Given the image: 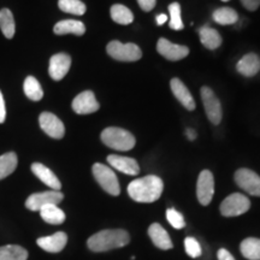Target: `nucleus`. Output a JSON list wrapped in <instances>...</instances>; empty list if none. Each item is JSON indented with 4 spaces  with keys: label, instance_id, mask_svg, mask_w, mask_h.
<instances>
[{
    "label": "nucleus",
    "instance_id": "obj_19",
    "mask_svg": "<svg viewBox=\"0 0 260 260\" xmlns=\"http://www.w3.org/2000/svg\"><path fill=\"white\" fill-rule=\"evenodd\" d=\"M236 70L246 77L255 76L260 71V58L255 53H248L243 56L236 65Z\"/></svg>",
    "mask_w": 260,
    "mask_h": 260
},
{
    "label": "nucleus",
    "instance_id": "obj_2",
    "mask_svg": "<svg viewBox=\"0 0 260 260\" xmlns=\"http://www.w3.org/2000/svg\"><path fill=\"white\" fill-rule=\"evenodd\" d=\"M130 242L129 234L123 229H109L94 234L87 241V246L93 252H107L121 248Z\"/></svg>",
    "mask_w": 260,
    "mask_h": 260
},
{
    "label": "nucleus",
    "instance_id": "obj_21",
    "mask_svg": "<svg viewBox=\"0 0 260 260\" xmlns=\"http://www.w3.org/2000/svg\"><path fill=\"white\" fill-rule=\"evenodd\" d=\"M54 34L57 35H67L74 34L81 37L86 32V27L81 21H75V19H64V21L58 22L53 28Z\"/></svg>",
    "mask_w": 260,
    "mask_h": 260
},
{
    "label": "nucleus",
    "instance_id": "obj_37",
    "mask_svg": "<svg viewBox=\"0 0 260 260\" xmlns=\"http://www.w3.org/2000/svg\"><path fill=\"white\" fill-rule=\"evenodd\" d=\"M6 118V107H5V100L3 96L2 92H0V124L5 122Z\"/></svg>",
    "mask_w": 260,
    "mask_h": 260
},
{
    "label": "nucleus",
    "instance_id": "obj_13",
    "mask_svg": "<svg viewBox=\"0 0 260 260\" xmlns=\"http://www.w3.org/2000/svg\"><path fill=\"white\" fill-rule=\"evenodd\" d=\"M157 51L159 52V54H161L164 58L174 61L183 59V58H186L188 56V53H189V48L188 47L182 46V45L172 44L171 41H169L164 38L159 39L157 44Z\"/></svg>",
    "mask_w": 260,
    "mask_h": 260
},
{
    "label": "nucleus",
    "instance_id": "obj_33",
    "mask_svg": "<svg viewBox=\"0 0 260 260\" xmlns=\"http://www.w3.org/2000/svg\"><path fill=\"white\" fill-rule=\"evenodd\" d=\"M167 218L169 220V223H170L175 229H182V228L186 226V222H184L183 216L175 209H169L167 211Z\"/></svg>",
    "mask_w": 260,
    "mask_h": 260
},
{
    "label": "nucleus",
    "instance_id": "obj_35",
    "mask_svg": "<svg viewBox=\"0 0 260 260\" xmlns=\"http://www.w3.org/2000/svg\"><path fill=\"white\" fill-rule=\"evenodd\" d=\"M248 11H255L260 6V0H240Z\"/></svg>",
    "mask_w": 260,
    "mask_h": 260
},
{
    "label": "nucleus",
    "instance_id": "obj_22",
    "mask_svg": "<svg viewBox=\"0 0 260 260\" xmlns=\"http://www.w3.org/2000/svg\"><path fill=\"white\" fill-rule=\"evenodd\" d=\"M199 37L201 44L209 50H216L222 45V37L219 35V32L216 29L206 27V25L200 28Z\"/></svg>",
    "mask_w": 260,
    "mask_h": 260
},
{
    "label": "nucleus",
    "instance_id": "obj_23",
    "mask_svg": "<svg viewBox=\"0 0 260 260\" xmlns=\"http://www.w3.org/2000/svg\"><path fill=\"white\" fill-rule=\"evenodd\" d=\"M40 214L41 218L45 222L53 224V225L64 223L65 220V213L58 207V205H47V206L42 207L40 210Z\"/></svg>",
    "mask_w": 260,
    "mask_h": 260
},
{
    "label": "nucleus",
    "instance_id": "obj_31",
    "mask_svg": "<svg viewBox=\"0 0 260 260\" xmlns=\"http://www.w3.org/2000/svg\"><path fill=\"white\" fill-rule=\"evenodd\" d=\"M58 6L61 11L77 16H82L87 9L81 0H59Z\"/></svg>",
    "mask_w": 260,
    "mask_h": 260
},
{
    "label": "nucleus",
    "instance_id": "obj_41",
    "mask_svg": "<svg viewBox=\"0 0 260 260\" xmlns=\"http://www.w3.org/2000/svg\"><path fill=\"white\" fill-rule=\"evenodd\" d=\"M222 2H229V0H222Z\"/></svg>",
    "mask_w": 260,
    "mask_h": 260
},
{
    "label": "nucleus",
    "instance_id": "obj_28",
    "mask_svg": "<svg viewBox=\"0 0 260 260\" xmlns=\"http://www.w3.org/2000/svg\"><path fill=\"white\" fill-rule=\"evenodd\" d=\"M23 89L28 99L32 100V102H39L44 96V90H42L40 83H39V81L34 76H28L25 79Z\"/></svg>",
    "mask_w": 260,
    "mask_h": 260
},
{
    "label": "nucleus",
    "instance_id": "obj_20",
    "mask_svg": "<svg viewBox=\"0 0 260 260\" xmlns=\"http://www.w3.org/2000/svg\"><path fill=\"white\" fill-rule=\"evenodd\" d=\"M148 235L151 237L152 242L154 243V246H157L158 248L165 249V251H167V249H171L172 246H174L168 232L160 225V224H152V225L148 228Z\"/></svg>",
    "mask_w": 260,
    "mask_h": 260
},
{
    "label": "nucleus",
    "instance_id": "obj_8",
    "mask_svg": "<svg viewBox=\"0 0 260 260\" xmlns=\"http://www.w3.org/2000/svg\"><path fill=\"white\" fill-rule=\"evenodd\" d=\"M235 182L241 189L253 197H260V176L249 169H239L235 172Z\"/></svg>",
    "mask_w": 260,
    "mask_h": 260
},
{
    "label": "nucleus",
    "instance_id": "obj_9",
    "mask_svg": "<svg viewBox=\"0 0 260 260\" xmlns=\"http://www.w3.org/2000/svg\"><path fill=\"white\" fill-rule=\"evenodd\" d=\"M64 199V195L59 190L42 191L31 194L25 201V207L30 211H40L47 205H58Z\"/></svg>",
    "mask_w": 260,
    "mask_h": 260
},
{
    "label": "nucleus",
    "instance_id": "obj_3",
    "mask_svg": "<svg viewBox=\"0 0 260 260\" xmlns=\"http://www.w3.org/2000/svg\"><path fill=\"white\" fill-rule=\"evenodd\" d=\"M100 138H102L104 145H106L107 147L123 152L134 148L136 142L132 133L122 128H117V126H110V128L104 129Z\"/></svg>",
    "mask_w": 260,
    "mask_h": 260
},
{
    "label": "nucleus",
    "instance_id": "obj_1",
    "mask_svg": "<svg viewBox=\"0 0 260 260\" xmlns=\"http://www.w3.org/2000/svg\"><path fill=\"white\" fill-rule=\"evenodd\" d=\"M164 189L161 178L154 175L138 178L130 182L128 186V194L138 203H154L157 201Z\"/></svg>",
    "mask_w": 260,
    "mask_h": 260
},
{
    "label": "nucleus",
    "instance_id": "obj_14",
    "mask_svg": "<svg viewBox=\"0 0 260 260\" xmlns=\"http://www.w3.org/2000/svg\"><path fill=\"white\" fill-rule=\"evenodd\" d=\"M71 67V58L67 53H57L51 57L48 74L54 81H60L65 77Z\"/></svg>",
    "mask_w": 260,
    "mask_h": 260
},
{
    "label": "nucleus",
    "instance_id": "obj_17",
    "mask_svg": "<svg viewBox=\"0 0 260 260\" xmlns=\"http://www.w3.org/2000/svg\"><path fill=\"white\" fill-rule=\"evenodd\" d=\"M170 86L175 98H176L182 105L186 107L187 110H189V111L195 110V106L197 105H195L193 96H191L189 89L184 86V83L180 79H172Z\"/></svg>",
    "mask_w": 260,
    "mask_h": 260
},
{
    "label": "nucleus",
    "instance_id": "obj_5",
    "mask_svg": "<svg viewBox=\"0 0 260 260\" xmlns=\"http://www.w3.org/2000/svg\"><path fill=\"white\" fill-rule=\"evenodd\" d=\"M106 51L110 57L119 61H136L142 57L141 48L132 42L122 44L117 40L111 41L106 46Z\"/></svg>",
    "mask_w": 260,
    "mask_h": 260
},
{
    "label": "nucleus",
    "instance_id": "obj_25",
    "mask_svg": "<svg viewBox=\"0 0 260 260\" xmlns=\"http://www.w3.org/2000/svg\"><path fill=\"white\" fill-rule=\"evenodd\" d=\"M17 154L15 152H9L0 155V180L10 176L17 168Z\"/></svg>",
    "mask_w": 260,
    "mask_h": 260
},
{
    "label": "nucleus",
    "instance_id": "obj_12",
    "mask_svg": "<svg viewBox=\"0 0 260 260\" xmlns=\"http://www.w3.org/2000/svg\"><path fill=\"white\" fill-rule=\"evenodd\" d=\"M99 103L92 90H84L74 99L73 110L77 115H90L99 110Z\"/></svg>",
    "mask_w": 260,
    "mask_h": 260
},
{
    "label": "nucleus",
    "instance_id": "obj_34",
    "mask_svg": "<svg viewBox=\"0 0 260 260\" xmlns=\"http://www.w3.org/2000/svg\"><path fill=\"white\" fill-rule=\"evenodd\" d=\"M184 248H186L187 254L191 256V258H198V256L201 255V246L193 237H186V240H184Z\"/></svg>",
    "mask_w": 260,
    "mask_h": 260
},
{
    "label": "nucleus",
    "instance_id": "obj_18",
    "mask_svg": "<svg viewBox=\"0 0 260 260\" xmlns=\"http://www.w3.org/2000/svg\"><path fill=\"white\" fill-rule=\"evenodd\" d=\"M31 171L34 172V175L39 178V180L44 182V183L50 187L51 189L60 190V181L58 180V177L52 172V170H50L47 167H45L44 164H41V162H34V164L31 165Z\"/></svg>",
    "mask_w": 260,
    "mask_h": 260
},
{
    "label": "nucleus",
    "instance_id": "obj_11",
    "mask_svg": "<svg viewBox=\"0 0 260 260\" xmlns=\"http://www.w3.org/2000/svg\"><path fill=\"white\" fill-rule=\"evenodd\" d=\"M41 129L52 139H63L65 134V128L63 122L56 115L51 112H42L39 117Z\"/></svg>",
    "mask_w": 260,
    "mask_h": 260
},
{
    "label": "nucleus",
    "instance_id": "obj_6",
    "mask_svg": "<svg viewBox=\"0 0 260 260\" xmlns=\"http://www.w3.org/2000/svg\"><path fill=\"white\" fill-rule=\"evenodd\" d=\"M251 207V201L240 193H234L223 200L220 204V213L224 217H237L246 213Z\"/></svg>",
    "mask_w": 260,
    "mask_h": 260
},
{
    "label": "nucleus",
    "instance_id": "obj_32",
    "mask_svg": "<svg viewBox=\"0 0 260 260\" xmlns=\"http://www.w3.org/2000/svg\"><path fill=\"white\" fill-rule=\"evenodd\" d=\"M170 12V28L174 30H182L183 29V22L181 18V6L178 3H172L169 6Z\"/></svg>",
    "mask_w": 260,
    "mask_h": 260
},
{
    "label": "nucleus",
    "instance_id": "obj_27",
    "mask_svg": "<svg viewBox=\"0 0 260 260\" xmlns=\"http://www.w3.org/2000/svg\"><path fill=\"white\" fill-rule=\"evenodd\" d=\"M28 252L23 247L8 245L0 247V260H27Z\"/></svg>",
    "mask_w": 260,
    "mask_h": 260
},
{
    "label": "nucleus",
    "instance_id": "obj_16",
    "mask_svg": "<svg viewBox=\"0 0 260 260\" xmlns=\"http://www.w3.org/2000/svg\"><path fill=\"white\" fill-rule=\"evenodd\" d=\"M68 236L63 232H58L51 236H45L38 239V246L41 247L44 251L50 253H58L63 251L64 247L67 246Z\"/></svg>",
    "mask_w": 260,
    "mask_h": 260
},
{
    "label": "nucleus",
    "instance_id": "obj_15",
    "mask_svg": "<svg viewBox=\"0 0 260 260\" xmlns=\"http://www.w3.org/2000/svg\"><path fill=\"white\" fill-rule=\"evenodd\" d=\"M107 161L113 169L123 172V174L135 176L140 172V167L135 159L129 157H122V155L111 154L107 157Z\"/></svg>",
    "mask_w": 260,
    "mask_h": 260
},
{
    "label": "nucleus",
    "instance_id": "obj_38",
    "mask_svg": "<svg viewBox=\"0 0 260 260\" xmlns=\"http://www.w3.org/2000/svg\"><path fill=\"white\" fill-rule=\"evenodd\" d=\"M217 256H218V260H235V258H234V256L232 255V253H230L225 248L219 249Z\"/></svg>",
    "mask_w": 260,
    "mask_h": 260
},
{
    "label": "nucleus",
    "instance_id": "obj_36",
    "mask_svg": "<svg viewBox=\"0 0 260 260\" xmlns=\"http://www.w3.org/2000/svg\"><path fill=\"white\" fill-rule=\"evenodd\" d=\"M138 3H139L140 8L144 10V11L148 12V11H151V10L154 9L157 0H138Z\"/></svg>",
    "mask_w": 260,
    "mask_h": 260
},
{
    "label": "nucleus",
    "instance_id": "obj_26",
    "mask_svg": "<svg viewBox=\"0 0 260 260\" xmlns=\"http://www.w3.org/2000/svg\"><path fill=\"white\" fill-rule=\"evenodd\" d=\"M0 29L5 38L12 39L16 31V23L12 12L9 9L0 10Z\"/></svg>",
    "mask_w": 260,
    "mask_h": 260
},
{
    "label": "nucleus",
    "instance_id": "obj_4",
    "mask_svg": "<svg viewBox=\"0 0 260 260\" xmlns=\"http://www.w3.org/2000/svg\"><path fill=\"white\" fill-rule=\"evenodd\" d=\"M94 178H95L100 187L103 188L106 193L117 197L121 193V187H119L118 178H117L116 174L106 165L100 164V162H95L92 168Z\"/></svg>",
    "mask_w": 260,
    "mask_h": 260
},
{
    "label": "nucleus",
    "instance_id": "obj_40",
    "mask_svg": "<svg viewBox=\"0 0 260 260\" xmlns=\"http://www.w3.org/2000/svg\"><path fill=\"white\" fill-rule=\"evenodd\" d=\"M167 21H168V16H167V15L160 14V15L157 16V23H158L159 25L164 24Z\"/></svg>",
    "mask_w": 260,
    "mask_h": 260
},
{
    "label": "nucleus",
    "instance_id": "obj_39",
    "mask_svg": "<svg viewBox=\"0 0 260 260\" xmlns=\"http://www.w3.org/2000/svg\"><path fill=\"white\" fill-rule=\"evenodd\" d=\"M186 135H187V138L190 140V141H193V140L197 139V136H198L197 132H195V130L191 129V128H188L186 130Z\"/></svg>",
    "mask_w": 260,
    "mask_h": 260
},
{
    "label": "nucleus",
    "instance_id": "obj_30",
    "mask_svg": "<svg viewBox=\"0 0 260 260\" xmlns=\"http://www.w3.org/2000/svg\"><path fill=\"white\" fill-rule=\"evenodd\" d=\"M111 17L116 23L118 24H130L134 21V15L130 10L124 5L115 4L111 8Z\"/></svg>",
    "mask_w": 260,
    "mask_h": 260
},
{
    "label": "nucleus",
    "instance_id": "obj_29",
    "mask_svg": "<svg viewBox=\"0 0 260 260\" xmlns=\"http://www.w3.org/2000/svg\"><path fill=\"white\" fill-rule=\"evenodd\" d=\"M213 19L216 23L222 25L235 24L239 21V15L234 9L220 8L213 12Z\"/></svg>",
    "mask_w": 260,
    "mask_h": 260
},
{
    "label": "nucleus",
    "instance_id": "obj_10",
    "mask_svg": "<svg viewBox=\"0 0 260 260\" xmlns=\"http://www.w3.org/2000/svg\"><path fill=\"white\" fill-rule=\"evenodd\" d=\"M214 194V178L212 172L204 170L200 172L197 184L198 200L201 205L207 206L212 201Z\"/></svg>",
    "mask_w": 260,
    "mask_h": 260
},
{
    "label": "nucleus",
    "instance_id": "obj_7",
    "mask_svg": "<svg viewBox=\"0 0 260 260\" xmlns=\"http://www.w3.org/2000/svg\"><path fill=\"white\" fill-rule=\"evenodd\" d=\"M201 100L204 103L205 111H206L207 118L214 125H218L222 122L223 111L222 105H220L219 99L216 94L209 87H203L201 88Z\"/></svg>",
    "mask_w": 260,
    "mask_h": 260
},
{
    "label": "nucleus",
    "instance_id": "obj_24",
    "mask_svg": "<svg viewBox=\"0 0 260 260\" xmlns=\"http://www.w3.org/2000/svg\"><path fill=\"white\" fill-rule=\"evenodd\" d=\"M242 255L248 260H260V239L248 237L241 242L240 246Z\"/></svg>",
    "mask_w": 260,
    "mask_h": 260
}]
</instances>
